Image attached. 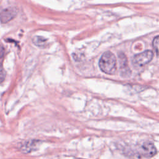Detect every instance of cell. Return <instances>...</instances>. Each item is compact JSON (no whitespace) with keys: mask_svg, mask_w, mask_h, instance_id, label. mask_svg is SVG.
I'll return each mask as SVG.
<instances>
[{"mask_svg":"<svg viewBox=\"0 0 159 159\" xmlns=\"http://www.w3.org/2000/svg\"><path fill=\"white\" fill-rule=\"evenodd\" d=\"M4 48L2 45H0V58H1L4 54Z\"/></svg>","mask_w":159,"mask_h":159,"instance_id":"10","label":"cell"},{"mask_svg":"<svg viewBox=\"0 0 159 159\" xmlns=\"http://www.w3.org/2000/svg\"><path fill=\"white\" fill-rule=\"evenodd\" d=\"M17 15V11L14 7H7L0 11V21L6 24L13 19Z\"/></svg>","mask_w":159,"mask_h":159,"instance_id":"4","label":"cell"},{"mask_svg":"<svg viewBox=\"0 0 159 159\" xmlns=\"http://www.w3.org/2000/svg\"><path fill=\"white\" fill-rule=\"evenodd\" d=\"M153 53L151 50H145L134 55L132 60V63L135 68L142 67L148 63L153 58Z\"/></svg>","mask_w":159,"mask_h":159,"instance_id":"2","label":"cell"},{"mask_svg":"<svg viewBox=\"0 0 159 159\" xmlns=\"http://www.w3.org/2000/svg\"><path fill=\"white\" fill-rule=\"evenodd\" d=\"M6 77V73L2 66L0 65V83L2 82Z\"/></svg>","mask_w":159,"mask_h":159,"instance_id":"9","label":"cell"},{"mask_svg":"<svg viewBox=\"0 0 159 159\" xmlns=\"http://www.w3.org/2000/svg\"><path fill=\"white\" fill-rule=\"evenodd\" d=\"M45 39H43L42 37H35L33 39L34 43L39 47H42L45 43Z\"/></svg>","mask_w":159,"mask_h":159,"instance_id":"7","label":"cell"},{"mask_svg":"<svg viewBox=\"0 0 159 159\" xmlns=\"http://www.w3.org/2000/svg\"><path fill=\"white\" fill-rule=\"evenodd\" d=\"M138 152L146 157H152L157 153L155 145L150 142H143L137 147Z\"/></svg>","mask_w":159,"mask_h":159,"instance_id":"3","label":"cell"},{"mask_svg":"<svg viewBox=\"0 0 159 159\" xmlns=\"http://www.w3.org/2000/svg\"><path fill=\"white\" fill-rule=\"evenodd\" d=\"M119 60L120 64V71L121 73V75L126 77L130 76V70L128 66L127 60L126 57L123 53H119Z\"/></svg>","mask_w":159,"mask_h":159,"instance_id":"5","label":"cell"},{"mask_svg":"<svg viewBox=\"0 0 159 159\" xmlns=\"http://www.w3.org/2000/svg\"><path fill=\"white\" fill-rule=\"evenodd\" d=\"M99 66L104 73L108 75L114 74L117 70V61L114 53L109 51L104 53L99 60Z\"/></svg>","mask_w":159,"mask_h":159,"instance_id":"1","label":"cell"},{"mask_svg":"<svg viewBox=\"0 0 159 159\" xmlns=\"http://www.w3.org/2000/svg\"><path fill=\"white\" fill-rule=\"evenodd\" d=\"M153 47L155 50L156 54L158 55V35H157L153 40Z\"/></svg>","mask_w":159,"mask_h":159,"instance_id":"8","label":"cell"},{"mask_svg":"<svg viewBox=\"0 0 159 159\" xmlns=\"http://www.w3.org/2000/svg\"><path fill=\"white\" fill-rule=\"evenodd\" d=\"M35 146V143L32 141H29L24 143L20 147V149L22 152L29 153L32 150L34 149V147Z\"/></svg>","mask_w":159,"mask_h":159,"instance_id":"6","label":"cell"}]
</instances>
